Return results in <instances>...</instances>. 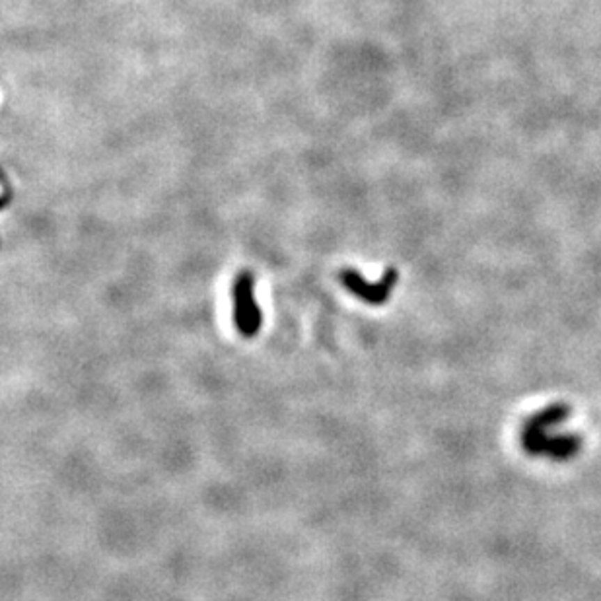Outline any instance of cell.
I'll return each instance as SVG.
<instances>
[{"label":"cell","instance_id":"obj_1","mask_svg":"<svg viewBox=\"0 0 601 601\" xmlns=\"http://www.w3.org/2000/svg\"><path fill=\"white\" fill-rule=\"evenodd\" d=\"M232 300H234V323L240 335L245 338L255 337L261 325L263 315L259 304L255 300V276L251 273H240L232 284Z\"/></svg>","mask_w":601,"mask_h":601},{"label":"cell","instance_id":"obj_2","mask_svg":"<svg viewBox=\"0 0 601 601\" xmlns=\"http://www.w3.org/2000/svg\"><path fill=\"white\" fill-rule=\"evenodd\" d=\"M338 281L347 288L352 296H357L366 304L372 306H382L384 302L389 300L395 282H397V273L393 269H387L382 276V281L368 282L362 274L352 269H345L338 273Z\"/></svg>","mask_w":601,"mask_h":601}]
</instances>
